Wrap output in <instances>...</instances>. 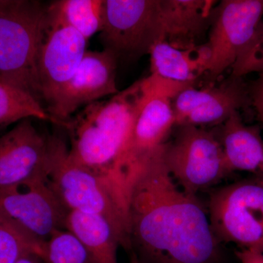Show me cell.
Wrapping results in <instances>:
<instances>
[{"mask_svg": "<svg viewBox=\"0 0 263 263\" xmlns=\"http://www.w3.org/2000/svg\"><path fill=\"white\" fill-rule=\"evenodd\" d=\"M163 146L143 165L128 193L132 245L155 263H211L220 243L196 195L175 184L162 158Z\"/></svg>", "mask_w": 263, "mask_h": 263, "instance_id": "6da1fadb", "label": "cell"}, {"mask_svg": "<svg viewBox=\"0 0 263 263\" xmlns=\"http://www.w3.org/2000/svg\"><path fill=\"white\" fill-rule=\"evenodd\" d=\"M145 95L143 79H140L108 99L86 105L66 121L71 162L108 178L122 190L119 166Z\"/></svg>", "mask_w": 263, "mask_h": 263, "instance_id": "7a4b0ae2", "label": "cell"}, {"mask_svg": "<svg viewBox=\"0 0 263 263\" xmlns=\"http://www.w3.org/2000/svg\"><path fill=\"white\" fill-rule=\"evenodd\" d=\"M51 165L49 181L69 212L101 216L117 233L121 247H133L127 197L117 183L71 162L62 138L49 137Z\"/></svg>", "mask_w": 263, "mask_h": 263, "instance_id": "3957f363", "label": "cell"}, {"mask_svg": "<svg viewBox=\"0 0 263 263\" xmlns=\"http://www.w3.org/2000/svg\"><path fill=\"white\" fill-rule=\"evenodd\" d=\"M48 19L42 2L0 0V82L43 105L37 62Z\"/></svg>", "mask_w": 263, "mask_h": 263, "instance_id": "277c9868", "label": "cell"}, {"mask_svg": "<svg viewBox=\"0 0 263 263\" xmlns=\"http://www.w3.org/2000/svg\"><path fill=\"white\" fill-rule=\"evenodd\" d=\"M146 95L119 168L121 186L128 196L132 183L176 126L172 100L193 83L177 82L150 74L143 79Z\"/></svg>", "mask_w": 263, "mask_h": 263, "instance_id": "5b68a950", "label": "cell"}, {"mask_svg": "<svg viewBox=\"0 0 263 263\" xmlns=\"http://www.w3.org/2000/svg\"><path fill=\"white\" fill-rule=\"evenodd\" d=\"M174 139L162 148V158L173 179L192 195L217 184L233 174L213 129L176 127Z\"/></svg>", "mask_w": 263, "mask_h": 263, "instance_id": "8992f818", "label": "cell"}, {"mask_svg": "<svg viewBox=\"0 0 263 263\" xmlns=\"http://www.w3.org/2000/svg\"><path fill=\"white\" fill-rule=\"evenodd\" d=\"M208 214L219 243L263 252V181L250 176L217 189Z\"/></svg>", "mask_w": 263, "mask_h": 263, "instance_id": "52a82bcc", "label": "cell"}, {"mask_svg": "<svg viewBox=\"0 0 263 263\" xmlns=\"http://www.w3.org/2000/svg\"><path fill=\"white\" fill-rule=\"evenodd\" d=\"M100 41L119 60L135 61L164 41L159 0H103Z\"/></svg>", "mask_w": 263, "mask_h": 263, "instance_id": "ba28073f", "label": "cell"}, {"mask_svg": "<svg viewBox=\"0 0 263 263\" xmlns=\"http://www.w3.org/2000/svg\"><path fill=\"white\" fill-rule=\"evenodd\" d=\"M263 0H224L216 5L205 41L212 51L207 84L231 69L262 21Z\"/></svg>", "mask_w": 263, "mask_h": 263, "instance_id": "9c48e42d", "label": "cell"}, {"mask_svg": "<svg viewBox=\"0 0 263 263\" xmlns=\"http://www.w3.org/2000/svg\"><path fill=\"white\" fill-rule=\"evenodd\" d=\"M250 105L249 85L230 75L221 82L186 87L172 100L176 125H220L232 114Z\"/></svg>", "mask_w": 263, "mask_h": 263, "instance_id": "30bf717a", "label": "cell"}, {"mask_svg": "<svg viewBox=\"0 0 263 263\" xmlns=\"http://www.w3.org/2000/svg\"><path fill=\"white\" fill-rule=\"evenodd\" d=\"M0 209L43 242L59 230H65L69 212L52 187L49 178L1 189Z\"/></svg>", "mask_w": 263, "mask_h": 263, "instance_id": "8fae6325", "label": "cell"}, {"mask_svg": "<svg viewBox=\"0 0 263 263\" xmlns=\"http://www.w3.org/2000/svg\"><path fill=\"white\" fill-rule=\"evenodd\" d=\"M37 69L43 106L47 110L80 66L88 41L48 11ZM48 111V110H47Z\"/></svg>", "mask_w": 263, "mask_h": 263, "instance_id": "7c38bea8", "label": "cell"}, {"mask_svg": "<svg viewBox=\"0 0 263 263\" xmlns=\"http://www.w3.org/2000/svg\"><path fill=\"white\" fill-rule=\"evenodd\" d=\"M117 62L107 50L86 51L79 68L47 109L58 126L64 127L79 109L119 92Z\"/></svg>", "mask_w": 263, "mask_h": 263, "instance_id": "4fadbf2b", "label": "cell"}, {"mask_svg": "<svg viewBox=\"0 0 263 263\" xmlns=\"http://www.w3.org/2000/svg\"><path fill=\"white\" fill-rule=\"evenodd\" d=\"M32 119L20 121L0 136V190L49 178V137L41 134Z\"/></svg>", "mask_w": 263, "mask_h": 263, "instance_id": "5bb4252c", "label": "cell"}, {"mask_svg": "<svg viewBox=\"0 0 263 263\" xmlns=\"http://www.w3.org/2000/svg\"><path fill=\"white\" fill-rule=\"evenodd\" d=\"M164 41L179 49L203 44L216 5L212 0H159Z\"/></svg>", "mask_w": 263, "mask_h": 263, "instance_id": "9a60e30c", "label": "cell"}, {"mask_svg": "<svg viewBox=\"0 0 263 263\" xmlns=\"http://www.w3.org/2000/svg\"><path fill=\"white\" fill-rule=\"evenodd\" d=\"M232 172L245 171L263 181V138L258 125H247L240 112L212 128Z\"/></svg>", "mask_w": 263, "mask_h": 263, "instance_id": "2e32d148", "label": "cell"}, {"mask_svg": "<svg viewBox=\"0 0 263 263\" xmlns=\"http://www.w3.org/2000/svg\"><path fill=\"white\" fill-rule=\"evenodd\" d=\"M151 74L177 82L193 83L206 76L212 51L206 42L190 49H179L164 41L151 48Z\"/></svg>", "mask_w": 263, "mask_h": 263, "instance_id": "e0dca14e", "label": "cell"}, {"mask_svg": "<svg viewBox=\"0 0 263 263\" xmlns=\"http://www.w3.org/2000/svg\"><path fill=\"white\" fill-rule=\"evenodd\" d=\"M65 229L84 246L91 263H118L121 243L113 227L101 216L69 212Z\"/></svg>", "mask_w": 263, "mask_h": 263, "instance_id": "ac0fdd59", "label": "cell"}, {"mask_svg": "<svg viewBox=\"0 0 263 263\" xmlns=\"http://www.w3.org/2000/svg\"><path fill=\"white\" fill-rule=\"evenodd\" d=\"M103 4V0H57L48 4V9L88 41L101 30Z\"/></svg>", "mask_w": 263, "mask_h": 263, "instance_id": "d6986e66", "label": "cell"}, {"mask_svg": "<svg viewBox=\"0 0 263 263\" xmlns=\"http://www.w3.org/2000/svg\"><path fill=\"white\" fill-rule=\"evenodd\" d=\"M25 119H37L58 125L54 118L35 99L0 82V129Z\"/></svg>", "mask_w": 263, "mask_h": 263, "instance_id": "ffe728a7", "label": "cell"}, {"mask_svg": "<svg viewBox=\"0 0 263 263\" xmlns=\"http://www.w3.org/2000/svg\"><path fill=\"white\" fill-rule=\"evenodd\" d=\"M44 245L0 209V263H15L29 254L42 257Z\"/></svg>", "mask_w": 263, "mask_h": 263, "instance_id": "44dd1931", "label": "cell"}, {"mask_svg": "<svg viewBox=\"0 0 263 263\" xmlns=\"http://www.w3.org/2000/svg\"><path fill=\"white\" fill-rule=\"evenodd\" d=\"M45 263H91L79 239L67 230H59L45 242Z\"/></svg>", "mask_w": 263, "mask_h": 263, "instance_id": "7402d4cb", "label": "cell"}, {"mask_svg": "<svg viewBox=\"0 0 263 263\" xmlns=\"http://www.w3.org/2000/svg\"><path fill=\"white\" fill-rule=\"evenodd\" d=\"M263 72V21L256 29L253 37L231 67L230 75L243 78L248 74Z\"/></svg>", "mask_w": 263, "mask_h": 263, "instance_id": "603a6c76", "label": "cell"}, {"mask_svg": "<svg viewBox=\"0 0 263 263\" xmlns=\"http://www.w3.org/2000/svg\"><path fill=\"white\" fill-rule=\"evenodd\" d=\"M250 105L253 107L259 122L263 125V72L249 85Z\"/></svg>", "mask_w": 263, "mask_h": 263, "instance_id": "cb8c5ba5", "label": "cell"}, {"mask_svg": "<svg viewBox=\"0 0 263 263\" xmlns=\"http://www.w3.org/2000/svg\"><path fill=\"white\" fill-rule=\"evenodd\" d=\"M235 256L240 263H263V252L253 249H240Z\"/></svg>", "mask_w": 263, "mask_h": 263, "instance_id": "d4e9b609", "label": "cell"}, {"mask_svg": "<svg viewBox=\"0 0 263 263\" xmlns=\"http://www.w3.org/2000/svg\"><path fill=\"white\" fill-rule=\"evenodd\" d=\"M15 263H45L42 257L37 254H29L21 257Z\"/></svg>", "mask_w": 263, "mask_h": 263, "instance_id": "484cf974", "label": "cell"}, {"mask_svg": "<svg viewBox=\"0 0 263 263\" xmlns=\"http://www.w3.org/2000/svg\"><path fill=\"white\" fill-rule=\"evenodd\" d=\"M130 263H140L139 259H138V257L136 254L133 253L132 254L131 258H130Z\"/></svg>", "mask_w": 263, "mask_h": 263, "instance_id": "4316f807", "label": "cell"}]
</instances>
